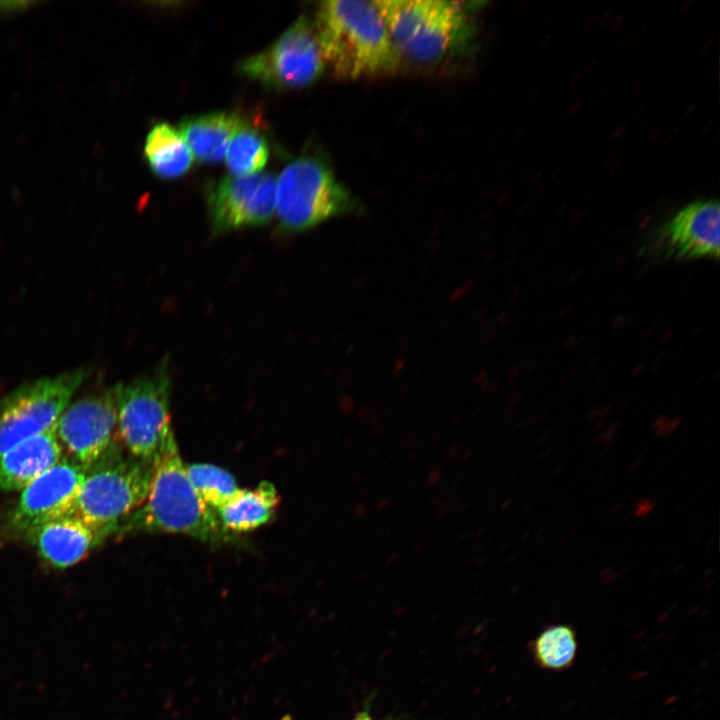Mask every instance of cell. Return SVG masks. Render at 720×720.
Masks as SVG:
<instances>
[{"label": "cell", "mask_w": 720, "mask_h": 720, "mask_svg": "<svg viewBox=\"0 0 720 720\" xmlns=\"http://www.w3.org/2000/svg\"><path fill=\"white\" fill-rule=\"evenodd\" d=\"M269 157L268 144L257 130L243 125L226 150V165L235 176H248L261 170Z\"/></svg>", "instance_id": "obj_18"}, {"label": "cell", "mask_w": 720, "mask_h": 720, "mask_svg": "<svg viewBox=\"0 0 720 720\" xmlns=\"http://www.w3.org/2000/svg\"><path fill=\"white\" fill-rule=\"evenodd\" d=\"M122 520L116 533L158 531L185 534L201 541H217L227 535L216 511L192 486L178 449L160 460L146 499Z\"/></svg>", "instance_id": "obj_3"}, {"label": "cell", "mask_w": 720, "mask_h": 720, "mask_svg": "<svg viewBox=\"0 0 720 720\" xmlns=\"http://www.w3.org/2000/svg\"><path fill=\"white\" fill-rule=\"evenodd\" d=\"M359 209L357 199L318 155H302L280 174L276 212L281 226L288 231H304Z\"/></svg>", "instance_id": "obj_6"}, {"label": "cell", "mask_w": 720, "mask_h": 720, "mask_svg": "<svg viewBox=\"0 0 720 720\" xmlns=\"http://www.w3.org/2000/svg\"><path fill=\"white\" fill-rule=\"evenodd\" d=\"M157 464L125 455L113 447L86 470L70 515L117 532L119 522L146 499Z\"/></svg>", "instance_id": "obj_4"}, {"label": "cell", "mask_w": 720, "mask_h": 720, "mask_svg": "<svg viewBox=\"0 0 720 720\" xmlns=\"http://www.w3.org/2000/svg\"><path fill=\"white\" fill-rule=\"evenodd\" d=\"M277 181L272 174L222 178L210 191L208 208L214 233L268 222L276 211Z\"/></svg>", "instance_id": "obj_11"}, {"label": "cell", "mask_w": 720, "mask_h": 720, "mask_svg": "<svg viewBox=\"0 0 720 720\" xmlns=\"http://www.w3.org/2000/svg\"><path fill=\"white\" fill-rule=\"evenodd\" d=\"M577 640L567 625H554L543 630L533 644L536 663L548 670H562L575 659Z\"/></svg>", "instance_id": "obj_20"}, {"label": "cell", "mask_w": 720, "mask_h": 720, "mask_svg": "<svg viewBox=\"0 0 720 720\" xmlns=\"http://www.w3.org/2000/svg\"><path fill=\"white\" fill-rule=\"evenodd\" d=\"M86 469L63 456L20 492L7 518L8 531L26 535L51 520L70 513Z\"/></svg>", "instance_id": "obj_10"}, {"label": "cell", "mask_w": 720, "mask_h": 720, "mask_svg": "<svg viewBox=\"0 0 720 720\" xmlns=\"http://www.w3.org/2000/svg\"><path fill=\"white\" fill-rule=\"evenodd\" d=\"M56 424L0 454V490L21 491L63 457Z\"/></svg>", "instance_id": "obj_14"}, {"label": "cell", "mask_w": 720, "mask_h": 720, "mask_svg": "<svg viewBox=\"0 0 720 720\" xmlns=\"http://www.w3.org/2000/svg\"><path fill=\"white\" fill-rule=\"evenodd\" d=\"M243 125L233 113L214 112L186 118L179 125V133L199 161L214 163L222 159Z\"/></svg>", "instance_id": "obj_15"}, {"label": "cell", "mask_w": 720, "mask_h": 720, "mask_svg": "<svg viewBox=\"0 0 720 720\" xmlns=\"http://www.w3.org/2000/svg\"><path fill=\"white\" fill-rule=\"evenodd\" d=\"M144 154L155 175L171 179L185 174L193 161L192 152L175 128L156 124L147 135Z\"/></svg>", "instance_id": "obj_17"}, {"label": "cell", "mask_w": 720, "mask_h": 720, "mask_svg": "<svg viewBox=\"0 0 720 720\" xmlns=\"http://www.w3.org/2000/svg\"><path fill=\"white\" fill-rule=\"evenodd\" d=\"M25 4H26V2H22V1H0V10H3V9L7 10L10 8L14 9L19 6H23Z\"/></svg>", "instance_id": "obj_21"}, {"label": "cell", "mask_w": 720, "mask_h": 720, "mask_svg": "<svg viewBox=\"0 0 720 720\" xmlns=\"http://www.w3.org/2000/svg\"><path fill=\"white\" fill-rule=\"evenodd\" d=\"M89 375L81 367L25 383L0 399V454L53 427Z\"/></svg>", "instance_id": "obj_7"}, {"label": "cell", "mask_w": 720, "mask_h": 720, "mask_svg": "<svg viewBox=\"0 0 720 720\" xmlns=\"http://www.w3.org/2000/svg\"><path fill=\"white\" fill-rule=\"evenodd\" d=\"M113 531L93 527L67 514L27 533L39 556L50 566L64 569L83 560Z\"/></svg>", "instance_id": "obj_13"}, {"label": "cell", "mask_w": 720, "mask_h": 720, "mask_svg": "<svg viewBox=\"0 0 720 720\" xmlns=\"http://www.w3.org/2000/svg\"><path fill=\"white\" fill-rule=\"evenodd\" d=\"M719 234V203L697 201L683 207L662 226L650 249L662 258H717Z\"/></svg>", "instance_id": "obj_12"}, {"label": "cell", "mask_w": 720, "mask_h": 720, "mask_svg": "<svg viewBox=\"0 0 720 720\" xmlns=\"http://www.w3.org/2000/svg\"><path fill=\"white\" fill-rule=\"evenodd\" d=\"M187 476L200 498L213 510L219 509L239 491L231 473L206 463L185 465Z\"/></svg>", "instance_id": "obj_19"}, {"label": "cell", "mask_w": 720, "mask_h": 720, "mask_svg": "<svg viewBox=\"0 0 720 720\" xmlns=\"http://www.w3.org/2000/svg\"><path fill=\"white\" fill-rule=\"evenodd\" d=\"M324 60L313 23L301 16L270 47L245 59L241 74L276 88H301L323 73Z\"/></svg>", "instance_id": "obj_8"}, {"label": "cell", "mask_w": 720, "mask_h": 720, "mask_svg": "<svg viewBox=\"0 0 720 720\" xmlns=\"http://www.w3.org/2000/svg\"><path fill=\"white\" fill-rule=\"evenodd\" d=\"M400 59L435 64L470 47L475 28L464 2L375 1Z\"/></svg>", "instance_id": "obj_2"}, {"label": "cell", "mask_w": 720, "mask_h": 720, "mask_svg": "<svg viewBox=\"0 0 720 720\" xmlns=\"http://www.w3.org/2000/svg\"><path fill=\"white\" fill-rule=\"evenodd\" d=\"M280 497L270 482L253 489H239L236 495L216 510L226 532H249L266 524L275 514Z\"/></svg>", "instance_id": "obj_16"}, {"label": "cell", "mask_w": 720, "mask_h": 720, "mask_svg": "<svg viewBox=\"0 0 720 720\" xmlns=\"http://www.w3.org/2000/svg\"><path fill=\"white\" fill-rule=\"evenodd\" d=\"M115 389L121 443L131 456L158 464L177 449L170 422L171 378L167 362Z\"/></svg>", "instance_id": "obj_5"}, {"label": "cell", "mask_w": 720, "mask_h": 720, "mask_svg": "<svg viewBox=\"0 0 720 720\" xmlns=\"http://www.w3.org/2000/svg\"><path fill=\"white\" fill-rule=\"evenodd\" d=\"M115 432V386L68 405L55 427L65 456L86 470L113 447Z\"/></svg>", "instance_id": "obj_9"}, {"label": "cell", "mask_w": 720, "mask_h": 720, "mask_svg": "<svg viewBox=\"0 0 720 720\" xmlns=\"http://www.w3.org/2000/svg\"><path fill=\"white\" fill-rule=\"evenodd\" d=\"M313 25L324 60L339 77L384 75L400 65L375 1L321 2Z\"/></svg>", "instance_id": "obj_1"}, {"label": "cell", "mask_w": 720, "mask_h": 720, "mask_svg": "<svg viewBox=\"0 0 720 720\" xmlns=\"http://www.w3.org/2000/svg\"><path fill=\"white\" fill-rule=\"evenodd\" d=\"M353 720H371V719L366 712H362V713L357 714V716Z\"/></svg>", "instance_id": "obj_22"}]
</instances>
